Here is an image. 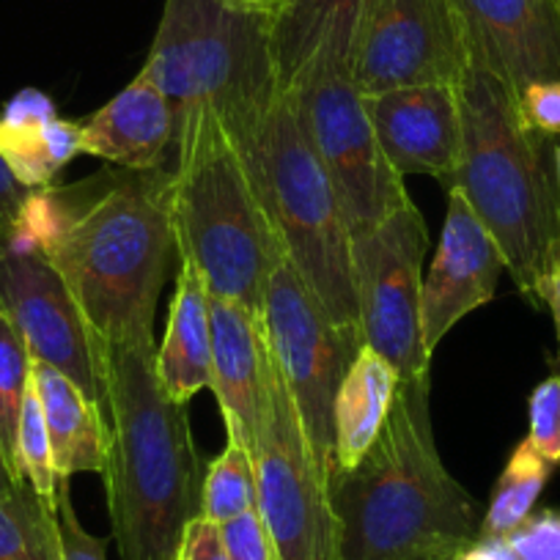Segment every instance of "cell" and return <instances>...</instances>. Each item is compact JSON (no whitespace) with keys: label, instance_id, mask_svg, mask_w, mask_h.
Instances as JSON below:
<instances>
[{"label":"cell","instance_id":"1","mask_svg":"<svg viewBox=\"0 0 560 560\" xmlns=\"http://www.w3.org/2000/svg\"><path fill=\"white\" fill-rule=\"evenodd\" d=\"M336 560H454L483 514L445 470L429 412V374L398 382L369 454L330 476Z\"/></svg>","mask_w":560,"mask_h":560},{"label":"cell","instance_id":"2","mask_svg":"<svg viewBox=\"0 0 560 560\" xmlns=\"http://www.w3.org/2000/svg\"><path fill=\"white\" fill-rule=\"evenodd\" d=\"M110 415L102 472L118 560H176L182 536L201 516L203 467L187 404L165 396L158 343H96Z\"/></svg>","mask_w":560,"mask_h":560},{"label":"cell","instance_id":"3","mask_svg":"<svg viewBox=\"0 0 560 560\" xmlns=\"http://www.w3.org/2000/svg\"><path fill=\"white\" fill-rule=\"evenodd\" d=\"M459 190L503 253L511 280L530 305L560 261V185L544 138L520 116L503 80L470 61L459 83Z\"/></svg>","mask_w":560,"mask_h":560},{"label":"cell","instance_id":"4","mask_svg":"<svg viewBox=\"0 0 560 560\" xmlns=\"http://www.w3.org/2000/svg\"><path fill=\"white\" fill-rule=\"evenodd\" d=\"M163 171L107 187L50 253L96 343L154 338V311L176 247Z\"/></svg>","mask_w":560,"mask_h":560},{"label":"cell","instance_id":"5","mask_svg":"<svg viewBox=\"0 0 560 560\" xmlns=\"http://www.w3.org/2000/svg\"><path fill=\"white\" fill-rule=\"evenodd\" d=\"M140 74L176 110V135L218 121L245 149L283 91L272 52V14L229 0H165Z\"/></svg>","mask_w":560,"mask_h":560},{"label":"cell","instance_id":"6","mask_svg":"<svg viewBox=\"0 0 560 560\" xmlns=\"http://www.w3.org/2000/svg\"><path fill=\"white\" fill-rule=\"evenodd\" d=\"M165 209L179 261L196 267L209 298L264 316L269 275L283 247L245 160L218 121L207 118L176 135Z\"/></svg>","mask_w":560,"mask_h":560},{"label":"cell","instance_id":"7","mask_svg":"<svg viewBox=\"0 0 560 560\" xmlns=\"http://www.w3.org/2000/svg\"><path fill=\"white\" fill-rule=\"evenodd\" d=\"M240 154L267 207L283 256L338 327L360 330L352 231L336 185L311 147L287 89L269 105Z\"/></svg>","mask_w":560,"mask_h":560},{"label":"cell","instance_id":"8","mask_svg":"<svg viewBox=\"0 0 560 560\" xmlns=\"http://www.w3.org/2000/svg\"><path fill=\"white\" fill-rule=\"evenodd\" d=\"M358 18L360 12L338 14L287 89L311 147L336 185L352 240L374 231L412 201L404 176L382 152L365 96L354 85L352 45Z\"/></svg>","mask_w":560,"mask_h":560},{"label":"cell","instance_id":"9","mask_svg":"<svg viewBox=\"0 0 560 560\" xmlns=\"http://www.w3.org/2000/svg\"><path fill=\"white\" fill-rule=\"evenodd\" d=\"M264 330L269 352L303 420L316 465L330 478L336 454L332 409L347 369L363 347V332L338 327L287 256L269 275Z\"/></svg>","mask_w":560,"mask_h":560},{"label":"cell","instance_id":"10","mask_svg":"<svg viewBox=\"0 0 560 560\" xmlns=\"http://www.w3.org/2000/svg\"><path fill=\"white\" fill-rule=\"evenodd\" d=\"M256 505L278 560H336L330 478L316 465L278 363L269 352L267 398L253 445Z\"/></svg>","mask_w":560,"mask_h":560},{"label":"cell","instance_id":"11","mask_svg":"<svg viewBox=\"0 0 560 560\" xmlns=\"http://www.w3.org/2000/svg\"><path fill=\"white\" fill-rule=\"evenodd\" d=\"M429 229L412 201L352 240L354 298L363 343L380 352L401 380L427 376L432 354L420 332V292Z\"/></svg>","mask_w":560,"mask_h":560},{"label":"cell","instance_id":"12","mask_svg":"<svg viewBox=\"0 0 560 560\" xmlns=\"http://www.w3.org/2000/svg\"><path fill=\"white\" fill-rule=\"evenodd\" d=\"M470 61L465 23L451 0H363L352 45V78L363 96L459 85Z\"/></svg>","mask_w":560,"mask_h":560},{"label":"cell","instance_id":"13","mask_svg":"<svg viewBox=\"0 0 560 560\" xmlns=\"http://www.w3.org/2000/svg\"><path fill=\"white\" fill-rule=\"evenodd\" d=\"M0 311L20 330L31 358L61 371L105 412L100 349L50 258L0 242Z\"/></svg>","mask_w":560,"mask_h":560},{"label":"cell","instance_id":"14","mask_svg":"<svg viewBox=\"0 0 560 560\" xmlns=\"http://www.w3.org/2000/svg\"><path fill=\"white\" fill-rule=\"evenodd\" d=\"M503 253L459 190H448L443 236L420 292V332L429 354L472 311L492 303Z\"/></svg>","mask_w":560,"mask_h":560},{"label":"cell","instance_id":"15","mask_svg":"<svg viewBox=\"0 0 560 560\" xmlns=\"http://www.w3.org/2000/svg\"><path fill=\"white\" fill-rule=\"evenodd\" d=\"M472 61L520 100L533 83H560V0H451Z\"/></svg>","mask_w":560,"mask_h":560},{"label":"cell","instance_id":"16","mask_svg":"<svg viewBox=\"0 0 560 560\" xmlns=\"http://www.w3.org/2000/svg\"><path fill=\"white\" fill-rule=\"evenodd\" d=\"M380 147L401 176L423 174L445 192L462 163L459 85L432 83L365 96Z\"/></svg>","mask_w":560,"mask_h":560},{"label":"cell","instance_id":"17","mask_svg":"<svg viewBox=\"0 0 560 560\" xmlns=\"http://www.w3.org/2000/svg\"><path fill=\"white\" fill-rule=\"evenodd\" d=\"M212 330V390L225 434L253 454L267 398L269 343L264 316L231 300L209 298Z\"/></svg>","mask_w":560,"mask_h":560},{"label":"cell","instance_id":"18","mask_svg":"<svg viewBox=\"0 0 560 560\" xmlns=\"http://www.w3.org/2000/svg\"><path fill=\"white\" fill-rule=\"evenodd\" d=\"M80 140L83 154L138 174H154L163 171L171 147L176 152V110L152 80L138 74L80 121Z\"/></svg>","mask_w":560,"mask_h":560},{"label":"cell","instance_id":"19","mask_svg":"<svg viewBox=\"0 0 560 560\" xmlns=\"http://www.w3.org/2000/svg\"><path fill=\"white\" fill-rule=\"evenodd\" d=\"M83 154L80 121L61 118L39 89H23L0 110V158L28 190L50 187Z\"/></svg>","mask_w":560,"mask_h":560},{"label":"cell","instance_id":"20","mask_svg":"<svg viewBox=\"0 0 560 560\" xmlns=\"http://www.w3.org/2000/svg\"><path fill=\"white\" fill-rule=\"evenodd\" d=\"M154 365H158V380L165 396L176 404H187L212 385L209 292L201 275L187 261H179L168 327L154 354Z\"/></svg>","mask_w":560,"mask_h":560},{"label":"cell","instance_id":"21","mask_svg":"<svg viewBox=\"0 0 560 560\" xmlns=\"http://www.w3.org/2000/svg\"><path fill=\"white\" fill-rule=\"evenodd\" d=\"M31 380L39 393L47 434L52 445V465L58 478L74 472H105L110 432L102 418V407L91 401L72 380L47 363H31Z\"/></svg>","mask_w":560,"mask_h":560},{"label":"cell","instance_id":"22","mask_svg":"<svg viewBox=\"0 0 560 560\" xmlns=\"http://www.w3.org/2000/svg\"><path fill=\"white\" fill-rule=\"evenodd\" d=\"M398 382H401L398 371L380 352L365 343L358 349L338 387L336 409H332V427H336L332 472L352 470L380 440L396 401Z\"/></svg>","mask_w":560,"mask_h":560},{"label":"cell","instance_id":"23","mask_svg":"<svg viewBox=\"0 0 560 560\" xmlns=\"http://www.w3.org/2000/svg\"><path fill=\"white\" fill-rule=\"evenodd\" d=\"M360 7L363 0H278L272 14V52L283 89L308 63L332 20L343 12H360Z\"/></svg>","mask_w":560,"mask_h":560},{"label":"cell","instance_id":"24","mask_svg":"<svg viewBox=\"0 0 560 560\" xmlns=\"http://www.w3.org/2000/svg\"><path fill=\"white\" fill-rule=\"evenodd\" d=\"M555 465L536 454L527 440H522L511 451L503 472L492 489L487 511L481 520V536H509L520 522L536 511V500L541 498Z\"/></svg>","mask_w":560,"mask_h":560},{"label":"cell","instance_id":"25","mask_svg":"<svg viewBox=\"0 0 560 560\" xmlns=\"http://www.w3.org/2000/svg\"><path fill=\"white\" fill-rule=\"evenodd\" d=\"M0 560H61L56 511L28 483L0 494Z\"/></svg>","mask_w":560,"mask_h":560},{"label":"cell","instance_id":"26","mask_svg":"<svg viewBox=\"0 0 560 560\" xmlns=\"http://www.w3.org/2000/svg\"><path fill=\"white\" fill-rule=\"evenodd\" d=\"M250 509H256L253 456L240 440L229 438L223 454L203 472L201 516L214 525H223Z\"/></svg>","mask_w":560,"mask_h":560},{"label":"cell","instance_id":"27","mask_svg":"<svg viewBox=\"0 0 560 560\" xmlns=\"http://www.w3.org/2000/svg\"><path fill=\"white\" fill-rule=\"evenodd\" d=\"M31 363L34 358H31L23 336L12 325V319L0 311V445H3V454L20 481L23 476L18 470V432L25 393L31 385Z\"/></svg>","mask_w":560,"mask_h":560},{"label":"cell","instance_id":"28","mask_svg":"<svg viewBox=\"0 0 560 560\" xmlns=\"http://www.w3.org/2000/svg\"><path fill=\"white\" fill-rule=\"evenodd\" d=\"M18 470L23 481L42 498V503L56 511L58 498V472L52 465V445L47 434L45 412H42L39 393H36L34 380H31L28 393H25L23 418H20L18 432Z\"/></svg>","mask_w":560,"mask_h":560},{"label":"cell","instance_id":"29","mask_svg":"<svg viewBox=\"0 0 560 560\" xmlns=\"http://www.w3.org/2000/svg\"><path fill=\"white\" fill-rule=\"evenodd\" d=\"M527 418H530V432L527 443L536 448L538 456L549 465H560V374L547 376L533 387L527 398Z\"/></svg>","mask_w":560,"mask_h":560},{"label":"cell","instance_id":"30","mask_svg":"<svg viewBox=\"0 0 560 560\" xmlns=\"http://www.w3.org/2000/svg\"><path fill=\"white\" fill-rule=\"evenodd\" d=\"M516 560H560V509H538L505 536Z\"/></svg>","mask_w":560,"mask_h":560},{"label":"cell","instance_id":"31","mask_svg":"<svg viewBox=\"0 0 560 560\" xmlns=\"http://www.w3.org/2000/svg\"><path fill=\"white\" fill-rule=\"evenodd\" d=\"M58 538H61V560H107V541L96 538L80 525L78 511L69 494V478H58L56 498Z\"/></svg>","mask_w":560,"mask_h":560},{"label":"cell","instance_id":"32","mask_svg":"<svg viewBox=\"0 0 560 560\" xmlns=\"http://www.w3.org/2000/svg\"><path fill=\"white\" fill-rule=\"evenodd\" d=\"M218 530L229 560H278L267 525L258 514V505L218 525Z\"/></svg>","mask_w":560,"mask_h":560},{"label":"cell","instance_id":"33","mask_svg":"<svg viewBox=\"0 0 560 560\" xmlns=\"http://www.w3.org/2000/svg\"><path fill=\"white\" fill-rule=\"evenodd\" d=\"M520 116L541 138L560 135V83H533L516 100Z\"/></svg>","mask_w":560,"mask_h":560},{"label":"cell","instance_id":"34","mask_svg":"<svg viewBox=\"0 0 560 560\" xmlns=\"http://www.w3.org/2000/svg\"><path fill=\"white\" fill-rule=\"evenodd\" d=\"M176 560H229L214 522L196 516L182 536Z\"/></svg>","mask_w":560,"mask_h":560},{"label":"cell","instance_id":"35","mask_svg":"<svg viewBox=\"0 0 560 560\" xmlns=\"http://www.w3.org/2000/svg\"><path fill=\"white\" fill-rule=\"evenodd\" d=\"M536 300L538 305H547L549 314H552L555 338H558V360H555V365L560 369V261H555L552 267H549V272L541 278Z\"/></svg>","mask_w":560,"mask_h":560},{"label":"cell","instance_id":"36","mask_svg":"<svg viewBox=\"0 0 560 560\" xmlns=\"http://www.w3.org/2000/svg\"><path fill=\"white\" fill-rule=\"evenodd\" d=\"M454 560H516L505 536H478Z\"/></svg>","mask_w":560,"mask_h":560},{"label":"cell","instance_id":"37","mask_svg":"<svg viewBox=\"0 0 560 560\" xmlns=\"http://www.w3.org/2000/svg\"><path fill=\"white\" fill-rule=\"evenodd\" d=\"M25 487V481H20L18 472L9 465L7 454H3V445H0V494H14Z\"/></svg>","mask_w":560,"mask_h":560},{"label":"cell","instance_id":"38","mask_svg":"<svg viewBox=\"0 0 560 560\" xmlns=\"http://www.w3.org/2000/svg\"><path fill=\"white\" fill-rule=\"evenodd\" d=\"M229 3H234V7H242V9H256V12H267V14H275V9H278V0H229Z\"/></svg>","mask_w":560,"mask_h":560},{"label":"cell","instance_id":"39","mask_svg":"<svg viewBox=\"0 0 560 560\" xmlns=\"http://www.w3.org/2000/svg\"><path fill=\"white\" fill-rule=\"evenodd\" d=\"M552 165H555V179H558L560 185V147L552 152Z\"/></svg>","mask_w":560,"mask_h":560}]
</instances>
